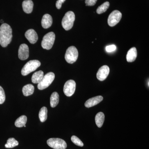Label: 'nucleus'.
Masks as SVG:
<instances>
[{
    "mask_svg": "<svg viewBox=\"0 0 149 149\" xmlns=\"http://www.w3.org/2000/svg\"><path fill=\"white\" fill-rule=\"evenodd\" d=\"M12 29L6 23H3L0 26V45L6 47L11 42L12 39Z\"/></svg>",
    "mask_w": 149,
    "mask_h": 149,
    "instance_id": "f257e3e1",
    "label": "nucleus"
},
{
    "mask_svg": "<svg viewBox=\"0 0 149 149\" xmlns=\"http://www.w3.org/2000/svg\"><path fill=\"white\" fill-rule=\"evenodd\" d=\"M75 20V15L73 12L70 11L65 15L62 21V25L65 30H69L73 27Z\"/></svg>",
    "mask_w": 149,
    "mask_h": 149,
    "instance_id": "f03ea898",
    "label": "nucleus"
},
{
    "mask_svg": "<svg viewBox=\"0 0 149 149\" xmlns=\"http://www.w3.org/2000/svg\"><path fill=\"white\" fill-rule=\"evenodd\" d=\"M41 65V63L37 60L29 61L25 64L21 70V74L26 76L33 71H35Z\"/></svg>",
    "mask_w": 149,
    "mask_h": 149,
    "instance_id": "7ed1b4c3",
    "label": "nucleus"
},
{
    "mask_svg": "<svg viewBox=\"0 0 149 149\" xmlns=\"http://www.w3.org/2000/svg\"><path fill=\"white\" fill-rule=\"evenodd\" d=\"M55 40V35L53 32H50L44 36L41 45L42 47L45 49L49 50L53 46Z\"/></svg>",
    "mask_w": 149,
    "mask_h": 149,
    "instance_id": "20e7f679",
    "label": "nucleus"
},
{
    "mask_svg": "<svg viewBox=\"0 0 149 149\" xmlns=\"http://www.w3.org/2000/svg\"><path fill=\"white\" fill-rule=\"evenodd\" d=\"M78 56L77 49L74 46H71L67 49L65 58L67 63L72 64L77 61Z\"/></svg>",
    "mask_w": 149,
    "mask_h": 149,
    "instance_id": "39448f33",
    "label": "nucleus"
},
{
    "mask_svg": "<svg viewBox=\"0 0 149 149\" xmlns=\"http://www.w3.org/2000/svg\"><path fill=\"white\" fill-rule=\"evenodd\" d=\"M55 78V74L53 72L47 73L43 77L42 79L38 83L37 88L40 90L47 88L52 84Z\"/></svg>",
    "mask_w": 149,
    "mask_h": 149,
    "instance_id": "423d86ee",
    "label": "nucleus"
},
{
    "mask_svg": "<svg viewBox=\"0 0 149 149\" xmlns=\"http://www.w3.org/2000/svg\"><path fill=\"white\" fill-rule=\"evenodd\" d=\"M48 146L54 149H65L66 148V142L63 139L58 138H51L47 141Z\"/></svg>",
    "mask_w": 149,
    "mask_h": 149,
    "instance_id": "0eeeda50",
    "label": "nucleus"
},
{
    "mask_svg": "<svg viewBox=\"0 0 149 149\" xmlns=\"http://www.w3.org/2000/svg\"><path fill=\"white\" fill-rule=\"evenodd\" d=\"M122 14L119 11L115 10L109 15L108 18V23L110 27L115 26L120 22Z\"/></svg>",
    "mask_w": 149,
    "mask_h": 149,
    "instance_id": "6e6552de",
    "label": "nucleus"
},
{
    "mask_svg": "<svg viewBox=\"0 0 149 149\" xmlns=\"http://www.w3.org/2000/svg\"><path fill=\"white\" fill-rule=\"evenodd\" d=\"M76 88V83L73 80H70L65 84L63 92L67 97H70L74 94Z\"/></svg>",
    "mask_w": 149,
    "mask_h": 149,
    "instance_id": "1a4fd4ad",
    "label": "nucleus"
},
{
    "mask_svg": "<svg viewBox=\"0 0 149 149\" xmlns=\"http://www.w3.org/2000/svg\"><path fill=\"white\" fill-rule=\"evenodd\" d=\"M29 47L25 44H22L18 50V57L21 60H25L29 57Z\"/></svg>",
    "mask_w": 149,
    "mask_h": 149,
    "instance_id": "9d476101",
    "label": "nucleus"
},
{
    "mask_svg": "<svg viewBox=\"0 0 149 149\" xmlns=\"http://www.w3.org/2000/svg\"><path fill=\"white\" fill-rule=\"evenodd\" d=\"M109 72V68L107 65H104L102 66L97 72V78L100 81H104L108 76Z\"/></svg>",
    "mask_w": 149,
    "mask_h": 149,
    "instance_id": "9b49d317",
    "label": "nucleus"
},
{
    "mask_svg": "<svg viewBox=\"0 0 149 149\" xmlns=\"http://www.w3.org/2000/svg\"><path fill=\"white\" fill-rule=\"evenodd\" d=\"M25 37L31 44L37 42L38 37L37 32L33 29H28L25 33Z\"/></svg>",
    "mask_w": 149,
    "mask_h": 149,
    "instance_id": "f8f14e48",
    "label": "nucleus"
},
{
    "mask_svg": "<svg viewBox=\"0 0 149 149\" xmlns=\"http://www.w3.org/2000/svg\"><path fill=\"white\" fill-rule=\"evenodd\" d=\"M103 100V97L101 96L93 97L86 101L85 104V106L87 108H90L95 106L100 103Z\"/></svg>",
    "mask_w": 149,
    "mask_h": 149,
    "instance_id": "ddd939ff",
    "label": "nucleus"
},
{
    "mask_svg": "<svg viewBox=\"0 0 149 149\" xmlns=\"http://www.w3.org/2000/svg\"><path fill=\"white\" fill-rule=\"evenodd\" d=\"M42 25L45 29H47L52 26L53 23L52 17L48 14H46L43 15L42 19Z\"/></svg>",
    "mask_w": 149,
    "mask_h": 149,
    "instance_id": "4468645a",
    "label": "nucleus"
},
{
    "mask_svg": "<svg viewBox=\"0 0 149 149\" xmlns=\"http://www.w3.org/2000/svg\"><path fill=\"white\" fill-rule=\"evenodd\" d=\"M22 6L23 11L25 13L29 14L32 12L34 4L32 0H25L22 2Z\"/></svg>",
    "mask_w": 149,
    "mask_h": 149,
    "instance_id": "2eb2a0df",
    "label": "nucleus"
},
{
    "mask_svg": "<svg viewBox=\"0 0 149 149\" xmlns=\"http://www.w3.org/2000/svg\"><path fill=\"white\" fill-rule=\"evenodd\" d=\"M137 56V51L136 47H132L129 49L126 55V59L128 62H133L136 60Z\"/></svg>",
    "mask_w": 149,
    "mask_h": 149,
    "instance_id": "dca6fc26",
    "label": "nucleus"
},
{
    "mask_svg": "<svg viewBox=\"0 0 149 149\" xmlns=\"http://www.w3.org/2000/svg\"><path fill=\"white\" fill-rule=\"evenodd\" d=\"M35 91L34 86L32 84H27L25 85L22 88V93L24 96L31 95L34 93Z\"/></svg>",
    "mask_w": 149,
    "mask_h": 149,
    "instance_id": "f3484780",
    "label": "nucleus"
},
{
    "mask_svg": "<svg viewBox=\"0 0 149 149\" xmlns=\"http://www.w3.org/2000/svg\"><path fill=\"white\" fill-rule=\"evenodd\" d=\"M44 72L42 70L35 72L32 75V81L33 83L37 84L40 83V81L44 77Z\"/></svg>",
    "mask_w": 149,
    "mask_h": 149,
    "instance_id": "a211bd4d",
    "label": "nucleus"
},
{
    "mask_svg": "<svg viewBox=\"0 0 149 149\" xmlns=\"http://www.w3.org/2000/svg\"><path fill=\"white\" fill-rule=\"evenodd\" d=\"M105 116L103 113L102 112H100L98 113L96 115L95 120L96 125L99 128H101L103 124L104 121Z\"/></svg>",
    "mask_w": 149,
    "mask_h": 149,
    "instance_id": "6ab92c4d",
    "label": "nucleus"
},
{
    "mask_svg": "<svg viewBox=\"0 0 149 149\" xmlns=\"http://www.w3.org/2000/svg\"><path fill=\"white\" fill-rule=\"evenodd\" d=\"M59 96L58 93L54 92L51 95L50 97V105L52 108L55 107L59 102Z\"/></svg>",
    "mask_w": 149,
    "mask_h": 149,
    "instance_id": "aec40b11",
    "label": "nucleus"
},
{
    "mask_svg": "<svg viewBox=\"0 0 149 149\" xmlns=\"http://www.w3.org/2000/svg\"><path fill=\"white\" fill-rule=\"evenodd\" d=\"M27 121V117L26 116L22 115L17 118L15 120V126L18 128L23 127L26 124Z\"/></svg>",
    "mask_w": 149,
    "mask_h": 149,
    "instance_id": "412c9836",
    "label": "nucleus"
},
{
    "mask_svg": "<svg viewBox=\"0 0 149 149\" xmlns=\"http://www.w3.org/2000/svg\"><path fill=\"white\" fill-rule=\"evenodd\" d=\"M47 109L46 107H43L40 110L39 116L41 122H44L47 120Z\"/></svg>",
    "mask_w": 149,
    "mask_h": 149,
    "instance_id": "4be33fe9",
    "label": "nucleus"
},
{
    "mask_svg": "<svg viewBox=\"0 0 149 149\" xmlns=\"http://www.w3.org/2000/svg\"><path fill=\"white\" fill-rule=\"evenodd\" d=\"M18 141H16L14 138H11L7 140V142L5 146L7 148H12L18 146Z\"/></svg>",
    "mask_w": 149,
    "mask_h": 149,
    "instance_id": "5701e85b",
    "label": "nucleus"
},
{
    "mask_svg": "<svg viewBox=\"0 0 149 149\" xmlns=\"http://www.w3.org/2000/svg\"><path fill=\"white\" fill-rule=\"evenodd\" d=\"M110 5L109 3V2L107 1L103 3L98 8L97 10V13L98 14H101L105 12L109 8Z\"/></svg>",
    "mask_w": 149,
    "mask_h": 149,
    "instance_id": "b1692460",
    "label": "nucleus"
},
{
    "mask_svg": "<svg viewBox=\"0 0 149 149\" xmlns=\"http://www.w3.org/2000/svg\"><path fill=\"white\" fill-rule=\"evenodd\" d=\"M71 141L73 143L76 145V146L80 147H83L84 146V144L82 141L80 140L78 137L75 136H73L71 138Z\"/></svg>",
    "mask_w": 149,
    "mask_h": 149,
    "instance_id": "393cba45",
    "label": "nucleus"
},
{
    "mask_svg": "<svg viewBox=\"0 0 149 149\" xmlns=\"http://www.w3.org/2000/svg\"><path fill=\"white\" fill-rule=\"evenodd\" d=\"M6 95L2 87L0 86V104H2L5 101Z\"/></svg>",
    "mask_w": 149,
    "mask_h": 149,
    "instance_id": "a878e982",
    "label": "nucleus"
},
{
    "mask_svg": "<svg viewBox=\"0 0 149 149\" xmlns=\"http://www.w3.org/2000/svg\"><path fill=\"white\" fill-rule=\"evenodd\" d=\"M116 49V46L115 45L108 46L106 47V50L108 52H111L115 51Z\"/></svg>",
    "mask_w": 149,
    "mask_h": 149,
    "instance_id": "bb28decb",
    "label": "nucleus"
},
{
    "mask_svg": "<svg viewBox=\"0 0 149 149\" xmlns=\"http://www.w3.org/2000/svg\"><path fill=\"white\" fill-rule=\"evenodd\" d=\"M97 0H85L86 6H93L95 4Z\"/></svg>",
    "mask_w": 149,
    "mask_h": 149,
    "instance_id": "cd10ccee",
    "label": "nucleus"
},
{
    "mask_svg": "<svg viewBox=\"0 0 149 149\" xmlns=\"http://www.w3.org/2000/svg\"><path fill=\"white\" fill-rule=\"evenodd\" d=\"M65 0H58L56 2V7L58 9H60L61 8L63 3L65 1Z\"/></svg>",
    "mask_w": 149,
    "mask_h": 149,
    "instance_id": "c85d7f7f",
    "label": "nucleus"
},
{
    "mask_svg": "<svg viewBox=\"0 0 149 149\" xmlns=\"http://www.w3.org/2000/svg\"><path fill=\"white\" fill-rule=\"evenodd\" d=\"M0 22H1V23H3V19H1Z\"/></svg>",
    "mask_w": 149,
    "mask_h": 149,
    "instance_id": "c756f323",
    "label": "nucleus"
},
{
    "mask_svg": "<svg viewBox=\"0 0 149 149\" xmlns=\"http://www.w3.org/2000/svg\"><path fill=\"white\" fill-rule=\"evenodd\" d=\"M24 127H26V125H24Z\"/></svg>",
    "mask_w": 149,
    "mask_h": 149,
    "instance_id": "7c9ffc66",
    "label": "nucleus"
}]
</instances>
